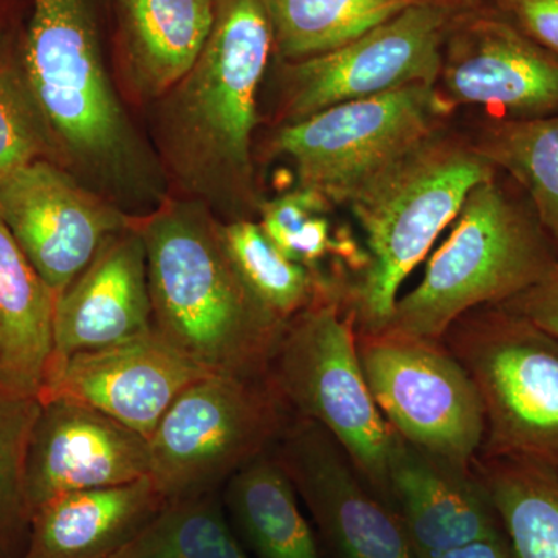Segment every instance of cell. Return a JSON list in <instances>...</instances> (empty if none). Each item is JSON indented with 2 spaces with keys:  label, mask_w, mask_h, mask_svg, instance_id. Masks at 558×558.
Returning a JSON list of instances; mask_svg holds the SVG:
<instances>
[{
  "label": "cell",
  "mask_w": 558,
  "mask_h": 558,
  "mask_svg": "<svg viewBox=\"0 0 558 558\" xmlns=\"http://www.w3.org/2000/svg\"><path fill=\"white\" fill-rule=\"evenodd\" d=\"M271 53L274 33L260 0H215L199 58L156 102L154 138L175 196L202 202L227 222L248 219V209L260 205L252 138Z\"/></svg>",
  "instance_id": "obj_1"
},
{
  "label": "cell",
  "mask_w": 558,
  "mask_h": 558,
  "mask_svg": "<svg viewBox=\"0 0 558 558\" xmlns=\"http://www.w3.org/2000/svg\"><path fill=\"white\" fill-rule=\"evenodd\" d=\"M132 226L145 244L154 329L209 374L266 379L286 325L242 281L222 220L174 196Z\"/></svg>",
  "instance_id": "obj_2"
},
{
  "label": "cell",
  "mask_w": 558,
  "mask_h": 558,
  "mask_svg": "<svg viewBox=\"0 0 558 558\" xmlns=\"http://www.w3.org/2000/svg\"><path fill=\"white\" fill-rule=\"evenodd\" d=\"M21 69L64 168L109 201L142 189L143 149L106 73L84 0H33Z\"/></svg>",
  "instance_id": "obj_3"
},
{
  "label": "cell",
  "mask_w": 558,
  "mask_h": 558,
  "mask_svg": "<svg viewBox=\"0 0 558 558\" xmlns=\"http://www.w3.org/2000/svg\"><path fill=\"white\" fill-rule=\"evenodd\" d=\"M497 174L473 143L439 130L349 196L369 258L352 286L359 330L387 326L402 282L457 219L470 191Z\"/></svg>",
  "instance_id": "obj_4"
},
{
  "label": "cell",
  "mask_w": 558,
  "mask_h": 558,
  "mask_svg": "<svg viewBox=\"0 0 558 558\" xmlns=\"http://www.w3.org/2000/svg\"><path fill=\"white\" fill-rule=\"evenodd\" d=\"M453 222L424 279L396 301L385 328L442 340L459 317L520 295L558 263L531 202L498 174L470 191Z\"/></svg>",
  "instance_id": "obj_5"
},
{
  "label": "cell",
  "mask_w": 558,
  "mask_h": 558,
  "mask_svg": "<svg viewBox=\"0 0 558 558\" xmlns=\"http://www.w3.org/2000/svg\"><path fill=\"white\" fill-rule=\"evenodd\" d=\"M267 379L293 416L328 429L388 505L395 429L380 413L360 365L351 284L326 290L290 319L271 355Z\"/></svg>",
  "instance_id": "obj_6"
},
{
  "label": "cell",
  "mask_w": 558,
  "mask_h": 558,
  "mask_svg": "<svg viewBox=\"0 0 558 558\" xmlns=\"http://www.w3.org/2000/svg\"><path fill=\"white\" fill-rule=\"evenodd\" d=\"M444 343L483 403L480 459H510L558 478V340L501 306L468 312Z\"/></svg>",
  "instance_id": "obj_7"
},
{
  "label": "cell",
  "mask_w": 558,
  "mask_h": 558,
  "mask_svg": "<svg viewBox=\"0 0 558 558\" xmlns=\"http://www.w3.org/2000/svg\"><path fill=\"white\" fill-rule=\"evenodd\" d=\"M269 379L209 374L186 388L149 438V476L167 501L219 492L266 453L292 418Z\"/></svg>",
  "instance_id": "obj_8"
},
{
  "label": "cell",
  "mask_w": 558,
  "mask_h": 558,
  "mask_svg": "<svg viewBox=\"0 0 558 558\" xmlns=\"http://www.w3.org/2000/svg\"><path fill=\"white\" fill-rule=\"evenodd\" d=\"M449 109L436 86L414 84L281 124L271 150L290 160L299 186L347 204L366 180L442 130Z\"/></svg>",
  "instance_id": "obj_9"
},
{
  "label": "cell",
  "mask_w": 558,
  "mask_h": 558,
  "mask_svg": "<svg viewBox=\"0 0 558 558\" xmlns=\"http://www.w3.org/2000/svg\"><path fill=\"white\" fill-rule=\"evenodd\" d=\"M357 352L380 413L403 439L472 468L486 422L480 392L442 340L357 329Z\"/></svg>",
  "instance_id": "obj_10"
},
{
  "label": "cell",
  "mask_w": 558,
  "mask_h": 558,
  "mask_svg": "<svg viewBox=\"0 0 558 558\" xmlns=\"http://www.w3.org/2000/svg\"><path fill=\"white\" fill-rule=\"evenodd\" d=\"M461 9L413 7L347 46L296 62H279L282 124L402 87L438 84L444 49Z\"/></svg>",
  "instance_id": "obj_11"
},
{
  "label": "cell",
  "mask_w": 558,
  "mask_h": 558,
  "mask_svg": "<svg viewBox=\"0 0 558 558\" xmlns=\"http://www.w3.org/2000/svg\"><path fill=\"white\" fill-rule=\"evenodd\" d=\"M271 453L310 510L330 557L418 558L395 510L328 429L292 416Z\"/></svg>",
  "instance_id": "obj_12"
},
{
  "label": "cell",
  "mask_w": 558,
  "mask_h": 558,
  "mask_svg": "<svg viewBox=\"0 0 558 558\" xmlns=\"http://www.w3.org/2000/svg\"><path fill=\"white\" fill-rule=\"evenodd\" d=\"M0 218L36 274L60 295L132 216L68 168L33 161L0 183Z\"/></svg>",
  "instance_id": "obj_13"
},
{
  "label": "cell",
  "mask_w": 558,
  "mask_h": 558,
  "mask_svg": "<svg viewBox=\"0 0 558 558\" xmlns=\"http://www.w3.org/2000/svg\"><path fill=\"white\" fill-rule=\"evenodd\" d=\"M450 106L497 109L499 119L558 113V58L506 21L490 3L459 14L438 83Z\"/></svg>",
  "instance_id": "obj_14"
},
{
  "label": "cell",
  "mask_w": 558,
  "mask_h": 558,
  "mask_svg": "<svg viewBox=\"0 0 558 558\" xmlns=\"http://www.w3.org/2000/svg\"><path fill=\"white\" fill-rule=\"evenodd\" d=\"M207 376L153 329L113 347L51 359L38 400L90 407L149 440L175 399Z\"/></svg>",
  "instance_id": "obj_15"
},
{
  "label": "cell",
  "mask_w": 558,
  "mask_h": 558,
  "mask_svg": "<svg viewBox=\"0 0 558 558\" xmlns=\"http://www.w3.org/2000/svg\"><path fill=\"white\" fill-rule=\"evenodd\" d=\"M27 450L33 512L72 492L123 486L149 475V440L72 400L39 402Z\"/></svg>",
  "instance_id": "obj_16"
},
{
  "label": "cell",
  "mask_w": 558,
  "mask_h": 558,
  "mask_svg": "<svg viewBox=\"0 0 558 558\" xmlns=\"http://www.w3.org/2000/svg\"><path fill=\"white\" fill-rule=\"evenodd\" d=\"M388 506L418 558H435L501 532L475 465L465 468L417 449L396 432L388 459Z\"/></svg>",
  "instance_id": "obj_17"
},
{
  "label": "cell",
  "mask_w": 558,
  "mask_h": 558,
  "mask_svg": "<svg viewBox=\"0 0 558 558\" xmlns=\"http://www.w3.org/2000/svg\"><path fill=\"white\" fill-rule=\"evenodd\" d=\"M153 329L145 244L131 222L110 234L57 296L53 359L113 347Z\"/></svg>",
  "instance_id": "obj_18"
},
{
  "label": "cell",
  "mask_w": 558,
  "mask_h": 558,
  "mask_svg": "<svg viewBox=\"0 0 558 558\" xmlns=\"http://www.w3.org/2000/svg\"><path fill=\"white\" fill-rule=\"evenodd\" d=\"M117 72L124 97L156 105L199 58L215 0H116Z\"/></svg>",
  "instance_id": "obj_19"
},
{
  "label": "cell",
  "mask_w": 558,
  "mask_h": 558,
  "mask_svg": "<svg viewBox=\"0 0 558 558\" xmlns=\"http://www.w3.org/2000/svg\"><path fill=\"white\" fill-rule=\"evenodd\" d=\"M167 505L150 476L72 492L33 512L22 558H112Z\"/></svg>",
  "instance_id": "obj_20"
},
{
  "label": "cell",
  "mask_w": 558,
  "mask_h": 558,
  "mask_svg": "<svg viewBox=\"0 0 558 558\" xmlns=\"http://www.w3.org/2000/svg\"><path fill=\"white\" fill-rule=\"evenodd\" d=\"M57 296L0 218V398H39L54 354Z\"/></svg>",
  "instance_id": "obj_21"
},
{
  "label": "cell",
  "mask_w": 558,
  "mask_h": 558,
  "mask_svg": "<svg viewBox=\"0 0 558 558\" xmlns=\"http://www.w3.org/2000/svg\"><path fill=\"white\" fill-rule=\"evenodd\" d=\"M222 501L253 558H322L299 494L271 449L227 481Z\"/></svg>",
  "instance_id": "obj_22"
},
{
  "label": "cell",
  "mask_w": 558,
  "mask_h": 558,
  "mask_svg": "<svg viewBox=\"0 0 558 558\" xmlns=\"http://www.w3.org/2000/svg\"><path fill=\"white\" fill-rule=\"evenodd\" d=\"M279 62H296L347 46L418 5L473 10L459 0H260Z\"/></svg>",
  "instance_id": "obj_23"
},
{
  "label": "cell",
  "mask_w": 558,
  "mask_h": 558,
  "mask_svg": "<svg viewBox=\"0 0 558 558\" xmlns=\"http://www.w3.org/2000/svg\"><path fill=\"white\" fill-rule=\"evenodd\" d=\"M512 558H558V478L510 459H475Z\"/></svg>",
  "instance_id": "obj_24"
},
{
  "label": "cell",
  "mask_w": 558,
  "mask_h": 558,
  "mask_svg": "<svg viewBox=\"0 0 558 558\" xmlns=\"http://www.w3.org/2000/svg\"><path fill=\"white\" fill-rule=\"evenodd\" d=\"M473 146L523 191L558 255V113L497 119L483 128Z\"/></svg>",
  "instance_id": "obj_25"
},
{
  "label": "cell",
  "mask_w": 558,
  "mask_h": 558,
  "mask_svg": "<svg viewBox=\"0 0 558 558\" xmlns=\"http://www.w3.org/2000/svg\"><path fill=\"white\" fill-rule=\"evenodd\" d=\"M222 238L242 281L267 311L288 325L326 290L351 282L289 259L252 219L222 222Z\"/></svg>",
  "instance_id": "obj_26"
},
{
  "label": "cell",
  "mask_w": 558,
  "mask_h": 558,
  "mask_svg": "<svg viewBox=\"0 0 558 558\" xmlns=\"http://www.w3.org/2000/svg\"><path fill=\"white\" fill-rule=\"evenodd\" d=\"M112 558H253L227 520L219 492L167 501Z\"/></svg>",
  "instance_id": "obj_27"
},
{
  "label": "cell",
  "mask_w": 558,
  "mask_h": 558,
  "mask_svg": "<svg viewBox=\"0 0 558 558\" xmlns=\"http://www.w3.org/2000/svg\"><path fill=\"white\" fill-rule=\"evenodd\" d=\"M38 399L0 398V558H22L31 538L27 450Z\"/></svg>",
  "instance_id": "obj_28"
},
{
  "label": "cell",
  "mask_w": 558,
  "mask_h": 558,
  "mask_svg": "<svg viewBox=\"0 0 558 558\" xmlns=\"http://www.w3.org/2000/svg\"><path fill=\"white\" fill-rule=\"evenodd\" d=\"M38 160L62 165L21 65L0 60V183Z\"/></svg>",
  "instance_id": "obj_29"
},
{
  "label": "cell",
  "mask_w": 558,
  "mask_h": 558,
  "mask_svg": "<svg viewBox=\"0 0 558 558\" xmlns=\"http://www.w3.org/2000/svg\"><path fill=\"white\" fill-rule=\"evenodd\" d=\"M332 205L318 191L299 186L275 199L263 202L259 205V226L266 236L281 250L304 220L315 213L332 208Z\"/></svg>",
  "instance_id": "obj_30"
},
{
  "label": "cell",
  "mask_w": 558,
  "mask_h": 558,
  "mask_svg": "<svg viewBox=\"0 0 558 558\" xmlns=\"http://www.w3.org/2000/svg\"><path fill=\"white\" fill-rule=\"evenodd\" d=\"M526 38L558 58V0H488Z\"/></svg>",
  "instance_id": "obj_31"
},
{
  "label": "cell",
  "mask_w": 558,
  "mask_h": 558,
  "mask_svg": "<svg viewBox=\"0 0 558 558\" xmlns=\"http://www.w3.org/2000/svg\"><path fill=\"white\" fill-rule=\"evenodd\" d=\"M498 306L529 319L558 340V263L537 284Z\"/></svg>",
  "instance_id": "obj_32"
},
{
  "label": "cell",
  "mask_w": 558,
  "mask_h": 558,
  "mask_svg": "<svg viewBox=\"0 0 558 558\" xmlns=\"http://www.w3.org/2000/svg\"><path fill=\"white\" fill-rule=\"evenodd\" d=\"M435 558H512L502 531L492 537L475 539L447 550Z\"/></svg>",
  "instance_id": "obj_33"
},
{
  "label": "cell",
  "mask_w": 558,
  "mask_h": 558,
  "mask_svg": "<svg viewBox=\"0 0 558 558\" xmlns=\"http://www.w3.org/2000/svg\"><path fill=\"white\" fill-rule=\"evenodd\" d=\"M459 2L464 3L469 9H478V7L487 5L488 0H459Z\"/></svg>",
  "instance_id": "obj_34"
},
{
  "label": "cell",
  "mask_w": 558,
  "mask_h": 558,
  "mask_svg": "<svg viewBox=\"0 0 558 558\" xmlns=\"http://www.w3.org/2000/svg\"><path fill=\"white\" fill-rule=\"evenodd\" d=\"M0 43H2V25H0Z\"/></svg>",
  "instance_id": "obj_35"
}]
</instances>
